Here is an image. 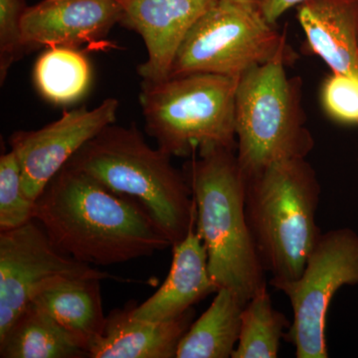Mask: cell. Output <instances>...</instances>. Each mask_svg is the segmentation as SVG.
<instances>
[{"label": "cell", "instance_id": "obj_17", "mask_svg": "<svg viewBox=\"0 0 358 358\" xmlns=\"http://www.w3.org/2000/svg\"><path fill=\"white\" fill-rule=\"evenodd\" d=\"M0 357L84 358L89 352L81 339L30 303L0 338Z\"/></svg>", "mask_w": 358, "mask_h": 358}, {"label": "cell", "instance_id": "obj_8", "mask_svg": "<svg viewBox=\"0 0 358 358\" xmlns=\"http://www.w3.org/2000/svg\"><path fill=\"white\" fill-rule=\"evenodd\" d=\"M358 285V234L338 228L320 234L303 274L273 285L288 296L294 319L284 338L298 358H327V315L334 294L343 286Z\"/></svg>", "mask_w": 358, "mask_h": 358}, {"label": "cell", "instance_id": "obj_7", "mask_svg": "<svg viewBox=\"0 0 358 358\" xmlns=\"http://www.w3.org/2000/svg\"><path fill=\"white\" fill-rule=\"evenodd\" d=\"M292 49L286 33L268 22L259 6L217 0L186 35L169 77L195 73L241 77Z\"/></svg>", "mask_w": 358, "mask_h": 358}, {"label": "cell", "instance_id": "obj_5", "mask_svg": "<svg viewBox=\"0 0 358 358\" xmlns=\"http://www.w3.org/2000/svg\"><path fill=\"white\" fill-rule=\"evenodd\" d=\"M296 59L294 49L282 52L239 78L236 155L245 178L281 160L307 159L315 148L303 108V81L287 73Z\"/></svg>", "mask_w": 358, "mask_h": 358}, {"label": "cell", "instance_id": "obj_3", "mask_svg": "<svg viewBox=\"0 0 358 358\" xmlns=\"http://www.w3.org/2000/svg\"><path fill=\"white\" fill-rule=\"evenodd\" d=\"M66 166L145 207L171 247L196 224V206L185 173L160 148L148 145L134 124L106 127Z\"/></svg>", "mask_w": 358, "mask_h": 358}, {"label": "cell", "instance_id": "obj_12", "mask_svg": "<svg viewBox=\"0 0 358 358\" xmlns=\"http://www.w3.org/2000/svg\"><path fill=\"white\" fill-rule=\"evenodd\" d=\"M117 0H42L27 6L22 17L23 42L27 51L40 47L79 49L107 47L103 38L120 22Z\"/></svg>", "mask_w": 358, "mask_h": 358}, {"label": "cell", "instance_id": "obj_2", "mask_svg": "<svg viewBox=\"0 0 358 358\" xmlns=\"http://www.w3.org/2000/svg\"><path fill=\"white\" fill-rule=\"evenodd\" d=\"M183 173L196 206V230L212 280L217 289H229L245 306L268 284L247 222L246 178L236 150H201L186 162Z\"/></svg>", "mask_w": 358, "mask_h": 358}, {"label": "cell", "instance_id": "obj_22", "mask_svg": "<svg viewBox=\"0 0 358 358\" xmlns=\"http://www.w3.org/2000/svg\"><path fill=\"white\" fill-rule=\"evenodd\" d=\"M25 0H0V82L3 84L11 66L28 53L23 42L22 17Z\"/></svg>", "mask_w": 358, "mask_h": 358}, {"label": "cell", "instance_id": "obj_24", "mask_svg": "<svg viewBox=\"0 0 358 358\" xmlns=\"http://www.w3.org/2000/svg\"><path fill=\"white\" fill-rule=\"evenodd\" d=\"M239 1L249 2V3H253L256 4V6H259L261 0H239Z\"/></svg>", "mask_w": 358, "mask_h": 358}, {"label": "cell", "instance_id": "obj_20", "mask_svg": "<svg viewBox=\"0 0 358 358\" xmlns=\"http://www.w3.org/2000/svg\"><path fill=\"white\" fill-rule=\"evenodd\" d=\"M291 324L273 307L268 287L261 289L242 310L239 341L232 358H277L280 341Z\"/></svg>", "mask_w": 358, "mask_h": 358}, {"label": "cell", "instance_id": "obj_18", "mask_svg": "<svg viewBox=\"0 0 358 358\" xmlns=\"http://www.w3.org/2000/svg\"><path fill=\"white\" fill-rule=\"evenodd\" d=\"M244 307L229 289H218L210 307L181 338L176 358H232Z\"/></svg>", "mask_w": 358, "mask_h": 358}, {"label": "cell", "instance_id": "obj_21", "mask_svg": "<svg viewBox=\"0 0 358 358\" xmlns=\"http://www.w3.org/2000/svg\"><path fill=\"white\" fill-rule=\"evenodd\" d=\"M35 201L25 194L17 157L11 150L0 157V230L20 227L34 219Z\"/></svg>", "mask_w": 358, "mask_h": 358}, {"label": "cell", "instance_id": "obj_19", "mask_svg": "<svg viewBox=\"0 0 358 358\" xmlns=\"http://www.w3.org/2000/svg\"><path fill=\"white\" fill-rule=\"evenodd\" d=\"M35 86L45 100L55 105L77 102L92 82V68L83 52L71 47H48L37 59Z\"/></svg>", "mask_w": 358, "mask_h": 358}, {"label": "cell", "instance_id": "obj_16", "mask_svg": "<svg viewBox=\"0 0 358 358\" xmlns=\"http://www.w3.org/2000/svg\"><path fill=\"white\" fill-rule=\"evenodd\" d=\"M99 279L59 278L40 289L31 303L81 339L87 348L102 336L103 313Z\"/></svg>", "mask_w": 358, "mask_h": 358}, {"label": "cell", "instance_id": "obj_10", "mask_svg": "<svg viewBox=\"0 0 358 358\" xmlns=\"http://www.w3.org/2000/svg\"><path fill=\"white\" fill-rule=\"evenodd\" d=\"M119 101L103 100L98 107L65 110L60 119L36 131H18L9 138L20 164L23 189L36 200L49 181L85 143L115 124Z\"/></svg>", "mask_w": 358, "mask_h": 358}, {"label": "cell", "instance_id": "obj_4", "mask_svg": "<svg viewBox=\"0 0 358 358\" xmlns=\"http://www.w3.org/2000/svg\"><path fill=\"white\" fill-rule=\"evenodd\" d=\"M319 178L307 159L275 162L246 178L245 213L270 285L303 274L322 234L317 224Z\"/></svg>", "mask_w": 358, "mask_h": 358}, {"label": "cell", "instance_id": "obj_15", "mask_svg": "<svg viewBox=\"0 0 358 358\" xmlns=\"http://www.w3.org/2000/svg\"><path fill=\"white\" fill-rule=\"evenodd\" d=\"M194 310L167 320L134 319L129 307L113 310L105 329L89 346L91 358H174L192 324Z\"/></svg>", "mask_w": 358, "mask_h": 358}, {"label": "cell", "instance_id": "obj_23", "mask_svg": "<svg viewBox=\"0 0 358 358\" xmlns=\"http://www.w3.org/2000/svg\"><path fill=\"white\" fill-rule=\"evenodd\" d=\"M303 1L306 0H261L259 7L268 22L277 24L282 14Z\"/></svg>", "mask_w": 358, "mask_h": 358}, {"label": "cell", "instance_id": "obj_13", "mask_svg": "<svg viewBox=\"0 0 358 358\" xmlns=\"http://www.w3.org/2000/svg\"><path fill=\"white\" fill-rule=\"evenodd\" d=\"M173 251L171 271L162 287L141 305L129 307L134 319H174L218 291L209 273L208 255L196 224L182 241L173 245Z\"/></svg>", "mask_w": 358, "mask_h": 358}, {"label": "cell", "instance_id": "obj_14", "mask_svg": "<svg viewBox=\"0 0 358 358\" xmlns=\"http://www.w3.org/2000/svg\"><path fill=\"white\" fill-rule=\"evenodd\" d=\"M296 8L305 51L358 80V0H306Z\"/></svg>", "mask_w": 358, "mask_h": 358}, {"label": "cell", "instance_id": "obj_1", "mask_svg": "<svg viewBox=\"0 0 358 358\" xmlns=\"http://www.w3.org/2000/svg\"><path fill=\"white\" fill-rule=\"evenodd\" d=\"M34 219L61 253L91 266L129 262L171 247L136 199L68 166L35 200Z\"/></svg>", "mask_w": 358, "mask_h": 358}, {"label": "cell", "instance_id": "obj_9", "mask_svg": "<svg viewBox=\"0 0 358 358\" xmlns=\"http://www.w3.org/2000/svg\"><path fill=\"white\" fill-rule=\"evenodd\" d=\"M59 278L117 279L65 255L35 219L0 233V338L40 289Z\"/></svg>", "mask_w": 358, "mask_h": 358}, {"label": "cell", "instance_id": "obj_6", "mask_svg": "<svg viewBox=\"0 0 358 358\" xmlns=\"http://www.w3.org/2000/svg\"><path fill=\"white\" fill-rule=\"evenodd\" d=\"M239 78L195 73L143 82L140 103L145 131L171 157H192L216 147L236 150Z\"/></svg>", "mask_w": 358, "mask_h": 358}, {"label": "cell", "instance_id": "obj_11", "mask_svg": "<svg viewBox=\"0 0 358 358\" xmlns=\"http://www.w3.org/2000/svg\"><path fill=\"white\" fill-rule=\"evenodd\" d=\"M122 8L119 24L138 33L147 49L138 65L143 82L167 79L179 47L196 21L217 0H117Z\"/></svg>", "mask_w": 358, "mask_h": 358}]
</instances>
